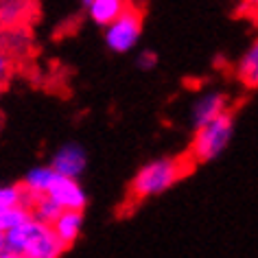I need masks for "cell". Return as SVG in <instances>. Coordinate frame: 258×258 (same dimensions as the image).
<instances>
[{"label": "cell", "instance_id": "4", "mask_svg": "<svg viewBox=\"0 0 258 258\" xmlns=\"http://www.w3.org/2000/svg\"><path fill=\"white\" fill-rule=\"evenodd\" d=\"M143 33V14L129 7L105 27V44L114 53H127L138 44Z\"/></svg>", "mask_w": 258, "mask_h": 258}, {"label": "cell", "instance_id": "5", "mask_svg": "<svg viewBox=\"0 0 258 258\" xmlns=\"http://www.w3.org/2000/svg\"><path fill=\"white\" fill-rule=\"evenodd\" d=\"M46 195L53 199L61 210H83L88 206V195H86V190H83V186L79 184V179L59 175V173H57V177L53 179Z\"/></svg>", "mask_w": 258, "mask_h": 258}, {"label": "cell", "instance_id": "10", "mask_svg": "<svg viewBox=\"0 0 258 258\" xmlns=\"http://www.w3.org/2000/svg\"><path fill=\"white\" fill-rule=\"evenodd\" d=\"M57 177V173L53 171V166H33L27 175H24L22 188L27 190L29 197H37V195H46V190L50 188L53 179Z\"/></svg>", "mask_w": 258, "mask_h": 258}, {"label": "cell", "instance_id": "6", "mask_svg": "<svg viewBox=\"0 0 258 258\" xmlns=\"http://www.w3.org/2000/svg\"><path fill=\"white\" fill-rule=\"evenodd\" d=\"M50 166L59 175L79 179V175L88 166V153L79 143H66L55 151L53 160H50Z\"/></svg>", "mask_w": 258, "mask_h": 258}, {"label": "cell", "instance_id": "1", "mask_svg": "<svg viewBox=\"0 0 258 258\" xmlns=\"http://www.w3.org/2000/svg\"><path fill=\"white\" fill-rule=\"evenodd\" d=\"M3 236V247L20 251V254H24V258H61L63 251L68 249V245H63L57 238L50 225L37 221L33 217L7 230Z\"/></svg>", "mask_w": 258, "mask_h": 258}, {"label": "cell", "instance_id": "18", "mask_svg": "<svg viewBox=\"0 0 258 258\" xmlns=\"http://www.w3.org/2000/svg\"><path fill=\"white\" fill-rule=\"evenodd\" d=\"M0 258H24V254H20L16 249H9V247H3L0 249Z\"/></svg>", "mask_w": 258, "mask_h": 258}, {"label": "cell", "instance_id": "19", "mask_svg": "<svg viewBox=\"0 0 258 258\" xmlns=\"http://www.w3.org/2000/svg\"><path fill=\"white\" fill-rule=\"evenodd\" d=\"M243 3H245V5H249V7H251V9H256L258 0H243Z\"/></svg>", "mask_w": 258, "mask_h": 258}, {"label": "cell", "instance_id": "11", "mask_svg": "<svg viewBox=\"0 0 258 258\" xmlns=\"http://www.w3.org/2000/svg\"><path fill=\"white\" fill-rule=\"evenodd\" d=\"M236 75L243 81V86H247L251 90L258 86V44L256 42L241 57V61L236 66Z\"/></svg>", "mask_w": 258, "mask_h": 258}, {"label": "cell", "instance_id": "21", "mask_svg": "<svg viewBox=\"0 0 258 258\" xmlns=\"http://www.w3.org/2000/svg\"><path fill=\"white\" fill-rule=\"evenodd\" d=\"M83 3H86V5H88V3H90V0H83Z\"/></svg>", "mask_w": 258, "mask_h": 258}, {"label": "cell", "instance_id": "8", "mask_svg": "<svg viewBox=\"0 0 258 258\" xmlns=\"http://www.w3.org/2000/svg\"><path fill=\"white\" fill-rule=\"evenodd\" d=\"M50 228L63 245H73L81 234L83 228V210H61L59 217L50 223Z\"/></svg>", "mask_w": 258, "mask_h": 258}, {"label": "cell", "instance_id": "17", "mask_svg": "<svg viewBox=\"0 0 258 258\" xmlns=\"http://www.w3.org/2000/svg\"><path fill=\"white\" fill-rule=\"evenodd\" d=\"M7 73H9V59L3 53H0V81L7 77Z\"/></svg>", "mask_w": 258, "mask_h": 258}, {"label": "cell", "instance_id": "16", "mask_svg": "<svg viewBox=\"0 0 258 258\" xmlns=\"http://www.w3.org/2000/svg\"><path fill=\"white\" fill-rule=\"evenodd\" d=\"M156 63H158V57L153 55V53H143V55L138 57V66H140V68H145V70L156 68Z\"/></svg>", "mask_w": 258, "mask_h": 258}, {"label": "cell", "instance_id": "20", "mask_svg": "<svg viewBox=\"0 0 258 258\" xmlns=\"http://www.w3.org/2000/svg\"><path fill=\"white\" fill-rule=\"evenodd\" d=\"M3 245H5V236H3V232H0V249H3Z\"/></svg>", "mask_w": 258, "mask_h": 258}, {"label": "cell", "instance_id": "7", "mask_svg": "<svg viewBox=\"0 0 258 258\" xmlns=\"http://www.w3.org/2000/svg\"><path fill=\"white\" fill-rule=\"evenodd\" d=\"M228 109V99L221 92H206L192 103L190 107V122L192 127H204L206 122L215 120L219 114Z\"/></svg>", "mask_w": 258, "mask_h": 258}, {"label": "cell", "instance_id": "3", "mask_svg": "<svg viewBox=\"0 0 258 258\" xmlns=\"http://www.w3.org/2000/svg\"><path fill=\"white\" fill-rule=\"evenodd\" d=\"M234 114L225 109L223 114H219L215 120L206 122L204 127L195 129V138L190 143V160L195 164L212 162L221 153L228 149L232 136H234Z\"/></svg>", "mask_w": 258, "mask_h": 258}, {"label": "cell", "instance_id": "14", "mask_svg": "<svg viewBox=\"0 0 258 258\" xmlns=\"http://www.w3.org/2000/svg\"><path fill=\"white\" fill-rule=\"evenodd\" d=\"M33 217L31 215V208L27 204H18V206H11V208H5L0 210V232H7L11 228H16V225H20L24 221H29V219Z\"/></svg>", "mask_w": 258, "mask_h": 258}, {"label": "cell", "instance_id": "2", "mask_svg": "<svg viewBox=\"0 0 258 258\" xmlns=\"http://www.w3.org/2000/svg\"><path fill=\"white\" fill-rule=\"evenodd\" d=\"M188 162L182 158H158L140 166V171L134 175L129 195L134 202H145L151 197H160L171 186H175L186 173H188Z\"/></svg>", "mask_w": 258, "mask_h": 258}, {"label": "cell", "instance_id": "12", "mask_svg": "<svg viewBox=\"0 0 258 258\" xmlns=\"http://www.w3.org/2000/svg\"><path fill=\"white\" fill-rule=\"evenodd\" d=\"M29 208H31V215H33V219H37V221H42L46 225L53 223L55 219L59 217V212H61V208L48 195L29 197Z\"/></svg>", "mask_w": 258, "mask_h": 258}, {"label": "cell", "instance_id": "15", "mask_svg": "<svg viewBox=\"0 0 258 258\" xmlns=\"http://www.w3.org/2000/svg\"><path fill=\"white\" fill-rule=\"evenodd\" d=\"M18 204H27L29 206V195L22 188V184H7L0 186V210L11 208Z\"/></svg>", "mask_w": 258, "mask_h": 258}, {"label": "cell", "instance_id": "13", "mask_svg": "<svg viewBox=\"0 0 258 258\" xmlns=\"http://www.w3.org/2000/svg\"><path fill=\"white\" fill-rule=\"evenodd\" d=\"M31 9V0H3L0 3V24L16 27L27 18Z\"/></svg>", "mask_w": 258, "mask_h": 258}, {"label": "cell", "instance_id": "9", "mask_svg": "<svg viewBox=\"0 0 258 258\" xmlns=\"http://www.w3.org/2000/svg\"><path fill=\"white\" fill-rule=\"evenodd\" d=\"M132 7L129 0H90L88 3V11L94 24L99 27H107L112 20H116L122 11Z\"/></svg>", "mask_w": 258, "mask_h": 258}]
</instances>
